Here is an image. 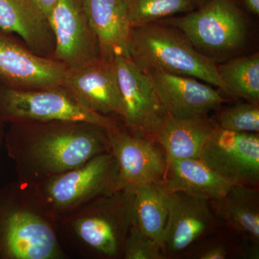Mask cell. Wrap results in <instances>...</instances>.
<instances>
[{
    "label": "cell",
    "instance_id": "8992f818",
    "mask_svg": "<svg viewBox=\"0 0 259 259\" xmlns=\"http://www.w3.org/2000/svg\"><path fill=\"white\" fill-rule=\"evenodd\" d=\"M0 121L86 122L107 129L119 125L112 117L95 113L83 106L63 86L49 90H0Z\"/></svg>",
    "mask_w": 259,
    "mask_h": 259
},
{
    "label": "cell",
    "instance_id": "484cf974",
    "mask_svg": "<svg viewBox=\"0 0 259 259\" xmlns=\"http://www.w3.org/2000/svg\"><path fill=\"white\" fill-rule=\"evenodd\" d=\"M231 250L226 243L216 242L197 250L196 258L199 259H225L229 258Z\"/></svg>",
    "mask_w": 259,
    "mask_h": 259
},
{
    "label": "cell",
    "instance_id": "ba28073f",
    "mask_svg": "<svg viewBox=\"0 0 259 259\" xmlns=\"http://www.w3.org/2000/svg\"><path fill=\"white\" fill-rule=\"evenodd\" d=\"M198 158L231 185L256 187L259 182L258 133L236 132L216 125Z\"/></svg>",
    "mask_w": 259,
    "mask_h": 259
},
{
    "label": "cell",
    "instance_id": "83f0119b",
    "mask_svg": "<svg viewBox=\"0 0 259 259\" xmlns=\"http://www.w3.org/2000/svg\"><path fill=\"white\" fill-rule=\"evenodd\" d=\"M248 13L254 15H259V0H239Z\"/></svg>",
    "mask_w": 259,
    "mask_h": 259
},
{
    "label": "cell",
    "instance_id": "7a4b0ae2",
    "mask_svg": "<svg viewBox=\"0 0 259 259\" xmlns=\"http://www.w3.org/2000/svg\"><path fill=\"white\" fill-rule=\"evenodd\" d=\"M58 220L40 186L18 180L0 187V259H62Z\"/></svg>",
    "mask_w": 259,
    "mask_h": 259
},
{
    "label": "cell",
    "instance_id": "2e32d148",
    "mask_svg": "<svg viewBox=\"0 0 259 259\" xmlns=\"http://www.w3.org/2000/svg\"><path fill=\"white\" fill-rule=\"evenodd\" d=\"M83 7L100 47V56L112 59L129 56L132 27L122 0H83Z\"/></svg>",
    "mask_w": 259,
    "mask_h": 259
},
{
    "label": "cell",
    "instance_id": "4316f807",
    "mask_svg": "<svg viewBox=\"0 0 259 259\" xmlns=\"http://www.w3.org/2000/svg\"><path fill=\"white\" fill-rule=\"evenodd\" d=\"M58 0H34L40 10L46 16L49 17L51 12L54 9Z\"/></svg>",
    "mask_w": 259,
    "mask_h": 259
},
{
    "label": "cell",
    "instance_id": "5bb4252c",
    "mask_svg": "<svg viewBox=\"0 0 259 259\" xmlns=\"http://www.w3.org/2000/svg\"><path fill=\"white\" fill-rule=\"evenodd\" d=\"M156 93L167 113L178 118L207 117L228 99L221 90L191 76L150 71Z\"/></svg>",
    "mask_w": 259,
    "mask_h": 259
},
{
    "label": "cell",
    "instance_id": "7402d4cb",
    "mask_svg": "<svg viewBox=\"0 0 259 259\" xmlns=\"http://www.w3.org/2000/svg\"><path fill=\"white\" fill-rule=\"evenodd\" d=\"M218 74L232 98L259 105V54L233 56L218 64Z\"/></svg>",
    "mask_w": 259,
    "mask_h": 259
},
{
    "label": "cell",
    "instance_id": "30bf717a",
    "mask_svg": "<svg viewBox=\"0 0 259 259\" xmlns=\"http://www.w3.org/2000/svg\"><path fill=\"white\" fill-rule=\"evenodd\" d=\"M107 133L110 152L118 168L121 188L135 190L151 184H163L166 156L152 138L133 134L120 124L107 129Z\"/></svg>",
    "mask_w": 259,
    "mask_h": 259
},
{
    "label": "cell",
    "instance_id": "d4e9b609",
    "mask_svg": "<svg viewBox=\"0 0 259 259\" xmlns=\"http://www.w3.org/2000/svg\"><path fill=\"white\" fill-rule=\"evenodd\" d=\"M122 258L124 259H163V248L157 242L133 224L126 237Z\"/></svg>",
    "mask_w": 259,
    "mask_h": 259
},
{
    "label": "cell",
    "instance_id": "4fadbf2b",
    "mask_svg": "<svg viewBox=\"0 0 259 259\" xmlns=\"http://www.w3.org/2000/svg\"><path fill=\"white\" fill-rule=\"evenodd\" d=\"M62 86L83 105L107 117L123 116V105L112 59H98L67 68Z\"/></svg>",
    "mask_w": 259,
    "mask_h": 259
},
{
    "label": "cell",
    "instance_id": "f1b7e54d",
    "mask_svg": "<svg viewBox=\"0 0 259 259\" xmlns=\"http://www.w3.org/2000/svg\"><path fill=\"white\" fill-rule=\"evenodd\" d=\"M194 3H195L196 6H197V8H201L202 5L205 4L208 0H194Z\"/></svg>",
    "mask_w": 259,
    "mask_h": 259
},
{
    "label": "cell",
    "instance_id": "cb8c5ba5",
    "mask_svg": "<svg viewBox=\"0 0 259 259\" xmlns=\"http://www.w3.org/2000/svg\"><path fill=\"white\" fill-rule=\"evenodd\" d=\"M218 127L236 132L258 133L259 105L245 102L221 110L216 121Z\"/></svg>",
    "mask_w": 259,
    "mask_h": 259
},
{
    "label": "cell",
    "instance_id": "7c38bea8",
    "mask_svg": "<svg viewBox=\"0 0 259 259\" xmlns=\"http://www.w3.org/2000/svg\"><path fill=\"white\" fill-rule=\"evenodd\" d=\"M66 69L60 61L39 55L0 30V79L8 88L23 90L58 88L62 86Z\"/></svg>",
    "mask_w": 259,
    "mask_h": 259
},
{
    "label": "cell",
    "instance_id": "8fae6325",
    "mask_svg": "<svg viewBox=\"0 0 259 259\" xmlns=\"http://www.w3.org/2000/svg\"><path fill=\"white\" fill-rule=\"evenodd\" d=\"M48 20L55 40L53 59L73 68L100 57L83 0H58Z\"/></svg>",
    "mask_w": 259,
    "mask_h": 259
},
{
    "label": "cell",
    "instance_id": "5b68a950",
    "mask_svg": "<svg viewBox=\"0 0 259 259\" xmlns=\"http://www.w3.org/2000/svg\"><path fill=\"white\" fill-rule=\"evenodd\" d=\"M159 22L178 29L199 52L214 61L233 57L248 41V20L236 0H208L194 11Z\"/></svg>",
    "mask_w": 259,
    "mask_h": 259
},
{
    "label": "cell",
    "instance_id": "603a6c76",
    "mask_svg": "<svg viewBox=\"0 0 259 259\" xmlns=\"http://www.w3.org/2000/svg\"><path fill=\"white\" fill-rule=\"evenodd\" d=\"M131 27L157 23L197 9L194 0H122Z\"/></svg>",
    "mask_w": 259,
    "mask_h": 259
},
{
    "label": "cell",
    "instance_id": "44dd1931",
    "mask_svg": "<svg viewBox=\"0 0 259 259\" xmlns=\"http://www.w3.org/2000/svg\"><path fill=\"white\" fill-rule=\"evenodd\" d=\"M134 190V224L157 242L163 250V234L168 212V192L163 184L159 183L142 186Z\"/></svg>",
    "mask_w": 259,
    "mask_h": 259
},
{
    "label": "cell",
    "instance_id": "f546056e",
    "mask_svg": "<svg viewBox=\"0 0 259 259\" xmlns=\"http://www.w3.org/2000/svg\"><path fill=\"white\" fill-rule=\"evenodd\" d=\"M3 130H2L1 126H0V148H1L2 144H3Z\"/></svg>",
    "mask_w": 259,
    "mask_h": 259
},
{
    "label": "cell",
    "instance_id": "6da1fadb",
    "mask_svg": "<svg viewBox=\"0 0 259 259\" xmlns=\"http://www.w3.org/2000/svg\"><path fill=\"white\" fill-rule=\"evenodd\" d=\"M5 145L18 180L37 185L110 152L106 127L86 122H15Z\"/></svg>",
    "mask_w": 259,
    "mask_h": 259
},
{
    "label": "cell",
    "instance_id": "52a82bcc",
    "mask_svg": "<svg viewBox=\"0 0 259 259\" xmlns=\"http://www.w3.org/2000/svg\"><path fill=\"white\" fill-rule=\"evenodd\" d=\"M39 186L58 221L83 204L121 188L118 168L111 152L97 155Z\"/></svg>",
    "mask_w": 259,
    "mask_h": 259
},
{
    "label": "cell",
    "instance_id": "ffe728a7",
    "mask_svg": "<svg viewBox=\"0 0 259 259\" xmlns=\"http://www.w3.org/2000/svg\"><path fill=\"white\" fill-rule=\"evenodd\" d=\"M163 186L168 193L185 192L212 200L224 195L231 185L199 158H185L167 164Z\"/></svg>",
    "mask_w": 259,
    "mask_h": 259
},
{
    "label": "cell",
    "instance_id": "e0dca14e",
    "mask_svg": "<svg viewBox=\"0 0 259 259\" xmlns=\"http://www.w3.org/2000/svg\"><path fill=\"white\" fill-rule=\"evenodd\" d=\"M0 30L16 33L39 55L54 51L49 20L34 0H0Z\"/></svg>",
    "mask_w": 259,
    "mask_h": 259
},
{
    "label": "cell",
    "instance_id": "9a60e30c",
    "mask_svg": "<svg viewBox=\"0 0 259 259\" xmlns=\"http://www.w3.org/2000/svg\"><path fill=\"white\" fill-rule=\"evenodd\" d=\"M218 222L209 200L185 192L168 193L163 251L170 253L184 251L206 233L217 228Z\"/></svg>",
    "mask_w": 259,
    "mask_h": 259
},
{
    "label": "cell",
    "instance_id": "d6986e66",
    "mask_svg": "<svg viewBox=\"0 0 259 259\" xmlns=\"http://www.w3.org/2000/svg\"><path fill=\"white\" fill-rule=\"evenodd\" d=\"M256 187L231 185L222 197L209 200L215 217L243 240L259 244V194Z\"/></svg>",
    "mask_w": 259,
    "mask_h": 259
},
{
    "label": "cell",
    "instance_id": "277c9868",
    "mask_svg": "<svg viewBox=\"0 0 259 259\" xmlns=\"http://www.w3.org/2000/svg\"><path fill=\"white\" fill-rule=\"evenodd\" d=\"M129 54L145 73L161 71L191 76L217 87L230 97L218 74L217 61L199 52L171 25L157 22L132 28Z\"/></svg>",
    "mask_w": 259,
    "mask_h": 259
},
{
    "label": "cell",
    "instance_id": "ac0fdd59",
    "mask_svg": "<svg viewBox=\"0 0 259 259\" xmlns=\"http://www.w3.org/2000/svg\"><path fill=\"white\" fill-rule=\"evenodd\" d=\"M215 125L208 116L178 118L167 113L151 138L163 148L168 164L177 160L198 158Z\"/></svg>",
    "mask_w": 259,
    "mask_h": 259
},
{
    "label": "cell",
    "instance_id": "9c48e42d",
    "mask_svg": "<svg viewBox=\"0 0 259 259\" xmlns=\"http://www.w3.org/2000/svg\"><path fill=\"white\" fill-rule=\"evenodd\" d=\"M112 61L123 105L125 127L133 134L151 137L167 112L151 78L129 56H115Z\"/></svg>",
    "mask_w": 259,
    "mask_h": 259
},
{
    "label": "cell",
    "instance_id": "3957f363",
    "mask_svg": "<svg viewBox=\"0 0 259 259\" xmlns=\"http://www.w3.org/2000/svg\"><path fill=\"white\" fill-rule=\"evenodd\" d=\"M134 190L120 188L83 204L58 221V236L81 257L122 258L134 224Z\"/></svg>",
    "mask_w": 259,
    "mask_h": 259
}]
</instances>
